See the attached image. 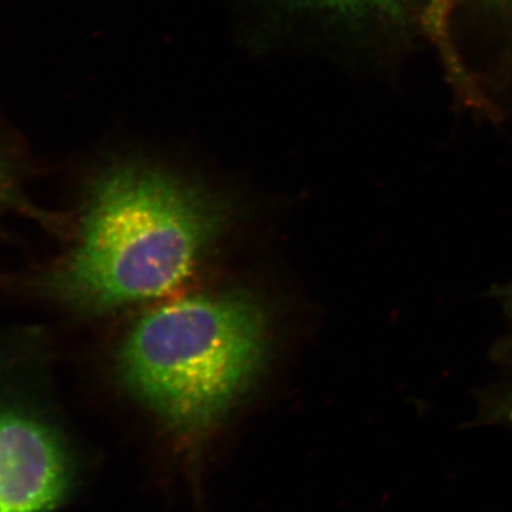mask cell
<instances>
[{"instance_id": "cell-1", "label": "cell", "mask_w": 512, "mask_h": 512, "mask_svg": "<svg viewBox=\"0 0 512 512\" xmlns=\"http://www.w3.org/2000/svg\"><path fill=\"white\" fill-rule=\"evenodd\" d=\"M64 218L59 251L0 271V292L77 320L153 305L183 291L234 220L220 198L144 165L106 171Z\"/></svg>"}, {"instance_id": "cell-2", "label": "cell", "mask_w": 512, "mask_h": 512, "mask_svg": "<svg viewBox=\"0 0 512 512\" xmlns=\"http://www.w3.org/2000/svg\"><path fill=\"white\" fill-rule=\"evenodd\" d=\"M272 313L248 289L171 296L150 305L116 353L121 386L174 437L198 443L258 382L274 342Z\"/></svg>"}, {"instance_id": "cell-3", "label": "cell", "mask_w": 512, "mask_h": 512, "mask_svg": "<svg viewBox=\"0 0 512 512\" xmlns=\"http://www.w3.org/2000/svg\"><path fill=\"white\" fill-rule=\"evenodd\" d=\"M55 353L43 326L0 325V512H52L72 488Z\"/></svg>"}, {"instance_id": "cell-4", "label": "cell", "mask_w": 512, "mask_h": 512, "mask_svg": "<svg viewBox=\"0 0 512 512\" xmlns=\"http://www.w3.org/2000/svg\"><path fill=\"white\" fill-rule=\"evenodd\" d=\"M25 168L18 157L0 144V228L12 218L35 222L49 234H63L64 214L43 210L30 200L25 185Z\"/></svg>"}, {"instance_id": "cell-5", "label": "cell", "mask_w": 512, "mask_h": 512, "mask_svg": "<svg viewBox=\"0 0 512 512\" xmlns=\"http://www.w3.org/2000/svg\"><path fill=\"white\" fill-rule=\"evenodd\" d=\"M320 2L343 10L365 9L370 6H383L390 3L389 0H320Z\"/></svg>"}]
</instances>
